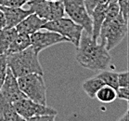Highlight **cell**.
<instances>
[{
    "mask_svg": "<svg viewBox=\"0 0 129 121\" xmlns=\"http://www.w3.org/2000/svg\"><path fill=\"white\" fill-rule=\"evenodd\" d=\"M77 62L89 70H106L112 62V57L105 46L92 38L88 34L82 35L75 54Z\"/></svg>",
    "mask_w": 129,
    "mask_h": 121,
    "instance_id": "obj_1",
    "label": "cell"
},
{
    "mask_svg": "<svg viewBox=\"0 0 129 121\" xmlns=\"http://www.w3.org/2000/svg\"><path fill=\"white\" fill-rule=\"evenodd\" d=\"M38 54L32 46L19 52L7 54L8 67L17 78L34 73L44 75L43 68L39 62Z\"/></svg>",
    "mask_w": 129,
    "mask_h": 121,
    "instance_id": "obj_2",
    "label": "cell"
},
{
    "mask_svg": "<svg viewBox=\"0 0 129 121\" xmlns=\"http://www.w3.org/2000/svg\"><path fill=\"white\" fill-rule=\"evenodd\" d=\"M127 23L121 13L108 23H102L98 42L105 46L107 50H112L123 41L127 34Z\"/></svg>",
    "mask_w": 129,
    "mask_h": 121,
    "instance_id": "obj_3",
    "label": "cell"
},
{
    "mask_svg": "<svg viewBox=\"0 0 129 121\" xmlns=\"http://www.w3.org/2000/svg\"><path fill=\"white\" fill-rule=\"evenodd\" d=\"M19 87L26 98L35 103L47 104V87L43 75L28 74L17 78Z\"/></svg>",
    "mask_w": 129,
    "mask_h": 121,
    "instance_id": "obj_4",
    "label": "cell"
},
{
    "mask_svg": "<svg viewBox=\"0 0 129 121\" xmlns=\"http://www.w3.org/2000/svg\"><path fill=\"white\" fill-rule=\"evenodd\" d=\"M41 29L49 30L59 34L68 39V41L73 43L75 47L79 46L81 36L84 32V28L81 25L75 23L70 18L61 17L57 20L47 21L42 26Z\"/></svg>",
    "mask_w": 129,
    "mask_h": 121,
    "instance_id": "obj_5",
    "label": "cell"
},
{
    "mask_svg": "<svg viewBox=\"0 0 129 121\" xmlns=\"http://www.w3.org/2000/svg\"><path fill=\"white\" fill-rule=\"evenodd\" d=\"M32 12L46 21H53L64 17V6L61 0H29L26 3Z\"/></svg>",
    "mask_w": 129,
    "mask_h": 121,
    "instance_id": "obj_6",
    "label": "cell"
},
{
    "mask_svg": "<svg viewBox=\"0 0 129 121\" xmlns=\"http://www.w3.org/2000/svg\"><path fill=\"white\" fill-rule=\"evenodd\" d=\"M64 6L65 13L75 23L84 28L86 34H92V21L90 14L87 12L84 0H61Z\"/></svg>",
    "mask_w": 129,
    "mask_h": 121,
    "instance_id": "obj_7",
    "label": "cell"
},
{
    "mask_svg": "<svg viewBox=\"0 0 129 121\" xmlns=\"http://www.w3.org/2000/svg\"><path fill=\"white\" fill-rule=\"evenodd\" d=\"M13 105L18 114L23 118V120H29L30 118L35 115H58L57 110H55L54 108L47 106V104L35 103L26 97L13 103Z\"/></svg>",
    "mask_w": 129,
    "mask_h": 121,
    "instance_id": "obj_8",
    "label": "cell"
},
{
    "mask_svg": "<svg viewBox=\"0 0 129 121\" xmlns=\"http://www.w3.org/2000/svg\"><path fill=\"white\" fill-rule=\"evenodd\" d=\"M30 38H31V46L38 53L51 46L63 42H69L66 37L60 36L58 33L46 29H40L30 35Z\"/></svg>",
    "mask_w": 129,
    "mask_h": 121,
    "instance_id": "obj_9",
    "label": "cell"
},
{
    "mask_svg": "<svg viewBox=\"0 0 129 121\" xmlns=\"http://www.w3.org/2000/svg\"><path fill=\"white\" fill-rule=\"evenodd\" d=\"M0 93L5 99L12 103L26 97L19 87L17 77L12 74L11 70L9 67L3 84L0 87Z\"/></svg>",
    "mask_w": 129,
    "mask_h": 121,
    "instance_id": "obj_10",
    "label": "cell"
},
{
    "mask_svg": "<svg viewBox=\"0 0 129 121\" xmlns=\"http://www.w3.org/2000/svg\"><path fill=\"white\" fill-rule=\"evenodd\" d=\"M0 9L3 11L6 21V28L16 27L24 18L31 13V9H24L22 8H15V7H6L0 6Z\"/></svg>",
    "mask_w": 129,
    "mask_h": 121,
    "instance_id": "obj_11",
    "label": "cell"
},
{
    "mask_svg": "<svg viewBox=\"0 0 129 121\" xmlns=\"http://www.w3.org/2000/svg\"><path fill=\"white\" fill-rule=\"evenodd\" d=\"M46 20L41 19L39 16L35 13H31L24 18L19 24L16 25V30L18 33L21 34H27V35H32L35 32L38 31L42 28V26L46 23Z\"/></svg>",
    "mask_w": 129,
    "mask_h": 121,
    "instance_id": "obj_12",
    "label": "cell"
},
{
    "mask_svg": "<svg viewBox=\"0 0 129 121\" xmlns=\"http://www.w3.org/2000/svg\"><path fill=\"white\" fill-rule=\"evenodd\" d=\"M107 6H108V3L98 5L90 13L91 21H92V34H91V36L97 42L98 39H99V36H100L101 25H102L103 21L105 20Z\"/></svg>",
    "mask_w": 129,
    "mask_h": 121,
    "instance_id": "obj_13",
    "label": "cell"
},
{
    "mask_svg": "<svg viewBox=\"0 0 129 121\" xmlns=\"http://www.w3.org/2000/svg\"><path fill=\"white\" fill-rule=\"evenodd\" d=\"M0 114L3 117V120L7 121H20L23 118L19 115L15 109L13 103L9 102L0 93Z\"/></svg>",
    "mask_w": 129,
    "mask_h": 121,
    "instance_id": "obj_14",
    "label": "cell"
},
{
    "mask_svg": "<svg viewBox=\"0 0 129 121\" xmlns=\"http://www.w3.org/2000/svg\"><path fill=\"white\" fill-rule=\"evenodd\" d=\"M31 46V38H30V35L27 34H21V33H18L13 41L10 43L9 49L7 50L6 54L15 53V52H19L21 50H25L28 47Z\"/></svg>",
    "mask_w": 129,
    "mask_h": 121,
    "instance_id": "obj_15",
    "label": "cell"
},
{
    "mask_svg": "<svg viewBox=\"0 0 129 121\" xmlns=\"http://www.w3.org/2000/svg\"><path fill=\"white\" fill-rule=\"evenodd\" d=\"M18 35L15 27L0 29V54H6L9 45Z\"/></svg>",
    "mask_w": 129,
    "mask_h": 121,
    "instance_id": "obj_16",
    "label": "cell"
},
{
    "mask_svg": "<svg viewBox=\"0 0 129 121\" xmlns=\"http://www.w3.org/2000/svg\"><path fill=\"white\" fill-rule=\"evenodd\" d=\"M105 85L103 81L100 79V77L96 76L91 78L85 80L84 83L82 84V88L84 89V91L87 94V96L90 99H95L96 97V93L98 92V90Z\"/></svg>",
    "mask_w": 129,
    "mask_h": 121,
    "instance_id": "obj_17",
    "label": "cell"
},
{
    "mask_svg": "<svg viewBox=\"0 0 129 121\" xmlns=\"http://www.w3.org/2000/svg\"><path fill=\"white\" fill-rule=\"evenodd\" d=\"M95 98H97L98 100L103 103H112L117 99L116 98V90L112 87L104 85L98 90Z\"/></svg>",
    "mask_w": 129,
    "mask_h": 121,
    "instance_id": "obj_18",
    "label": "cell"
},
{
    "mask_svg": "<svg viewBox=\"0 0 129 121\" xmlns=\"http://www.w3.org/2000/svg\"><path fill=\"white\" fill-rule=\"evenodd\" d=\"M98 77L102 80L105 85L112 87L116 90L119 88L118 85V74L115 72L107 71V70H102L101 73L98 75Z\"/></svg>",
    "mask_w": 129,
    "mask_h": 121,
    "instance_id": "obj_19",
    "label": "cell"
},
{
    "mask_svg": "<svg viewBox=\"0 0 129 121\" xmlns=\"http://www.w3.org/2000/svg\"><path fill=\"white\" fill-rule=\"evenodd\" d=\"M8 63H7V54H0V87L3 84L4 79L6 77Z\"/></svg>",
    "mask_w": 129,
    "mask_h": 121,
    "instance_id": "obj_20",
    "label": "cell"
},
{
    "mask_svg": "<svg viewBox=\"0 0 129 121\" xmlns=\"http://www.w3.org/2000/svg\"><path fill=\"white\" fill-rule=\"evenodd\" d=\"M117 3L119 6V9H120V13L122 14L123 18L124 19V21L128 22L129 0H117Z\"/></svg>",
    "mask_w": 129,
    "mask_h": 121,
    "instance_id": "obj_21",
    "label": "cell"
},
{
    "mask_svg": "<svg viewBox=\"0 0 129 121\" xmlns=\"http://www.w3.org/2000/svg\"><path fill=\"white\" fill-rule=\"evenodd\" d=\"M29 0H0V6L6 7H15V8H21L26 5Z\"/></svg>",
    "mask_w": 129,
    "mask_h": 121,
    "instance_id": "obj_22",
    "label": "cell"
},
{
    "mask_svg": "<svg viewBox=\"0 0 129 121\" xmlns=\"http://www.w3.org/2000/svg\"><path fill=\"white\" fill-rule=\"evenodd\" d=\"M84 3H85V8H86L87 12L90 14L91 12H92V10H93L98 5L108 3V1H107V0H84Z\"/></svg>",
    "mask_w": 129,
    "mask_h": 121,
    "instance_id": "obj_23",
    "label": "cell"
},
{
    "mask_svg": "<svg viewBox=\"0 0 129 121\" xmlns=\"http://www.w3.org/2000/svg\"><path fill=\"white\" fill-rule=\"evenodd\" d=\"M116 98L128 102L129 100V89L128 87H119L116 89Z\"/></svg>",
    "mask_w": 129,
    "mask_h": 121,
    "instance_id": "obj_24",
    "label": "cell"
},
{
    "mask_svg": "<svg viewBox=\"0 0 129 121\" xmlns=\"http://www.w3.org/2000/svg\"><path fill=\"white\" fill-rule=\"evenodd\" d=\"M128 72H122L118 74V85L119 87H128L129 80H128Z\"/></svg>",
    "mask_w": 129,
    "mask_h": 121,
    "instance_id": "obj_25",
    "label": "cell"
},
{
    "mask_svg": "<svg viewBox=\"0 0 129 121\" xmlns=\"http://www.w3.org/2000/svg\"><path fill=\"white\" fill-rule=\"evenodd\" d=\"M56 118V115H35V116H33L31 117L28 121H52L55 120Z\"/></svg>",
    "mask_w": 129,
    "mask_h": 121,
    "instance_id": "obj_26",
    "label": "cell"
},
{
    "mask_svg": "<svg viewBox=\"0 0 129 121\" xmlns=\"http://www.w3.org/2000/svg\"><path fill=\"white\" fill-rule=\"evenodd\" d=\"M6 26V21H5V16L3 11L0 9V29H3Z\"/></svg>",
    "mask_w": 129,
    "mask_h": 121,
    "instance_id": "obj_27",
    "label": "cell"
},
{
    "mask_svg": "<svg viewBox=\"0 0 129 121\" xmlns=\"http://www.w3.org/2000/svg\"><path fill=\"white\" fill-rule=\"evenodd\" d=\"M118 121H129V110L128 109L126 110L125 113L118 119Z\"/></svg>",
    "mask_w": 129,
    "mask_h": 121,
    "instance_id": "obj_28",
    "label": "cell"
},
{
    "mask_svg": "<svg viewBox=\"0 0 129 121\" xmlns=\"http://www.w3.org/2000/svg\"><path fill=\"white\" fill-rule=\"evenodd\" d=\"M108 1V3H110V2H117V0H107Z\"/></svg>",
    "mask_w": 129,
    "mask_h": 121,
    "instance_id": "obj_29",
    "label": "cell"
},
{
    "mask_svg": "<svg viewBox=\"0 0 129 121\" xmlns=\"http://www.w3.org/2000/svg\"><path fill=\"white\" fill-rule=\"evenodd\" d=\"M3 120V117H2V115H1V114H0V121Z\"/></svg>",
    "mask_w": 129,
    "mask_h": 121,
    "instance_id": "obj_30",
    "label": "cell"
},
{
    "mask_svg": "<svg viewBox=\"0 0 129 121\" xmlns=\"http://www.w3.org/2000/svg\"><path fill=\"white\" fill-rule=\"evenodd\" d=\"M47 1H56V0H47Z\"/></svg>",
    "mask_w": 129,
    "mask_h": 121,
    "instance_id": "obj_31",
    "label": "cell"
}]
</instances>
